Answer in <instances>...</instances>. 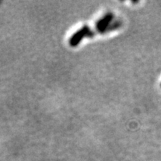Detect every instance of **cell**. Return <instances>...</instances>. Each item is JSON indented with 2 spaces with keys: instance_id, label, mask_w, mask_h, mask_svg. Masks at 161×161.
Segmentation results:
<instances>
[{
  "instance_id": "1",
  "label": "cell",
  "mask_w": 161,
  "mask_h": 161,
  "mask_svg": "<svg viewBox=\"0 0 161 161\" xmlns=\"http://www.w3.org/2000/svg\"><path fill=\"white\" fill-rule=\"evenodd\" d=\"M122 25L120 20H116V17L112 13H107L105 16L98 20L96 26L93 29H90L87 26L82 28L76 31L73 37H71L69 43L71 46H76L80 43L82 39L90 37L96 34H105L119 29Z\"/></svg>"
}]
</instances>
